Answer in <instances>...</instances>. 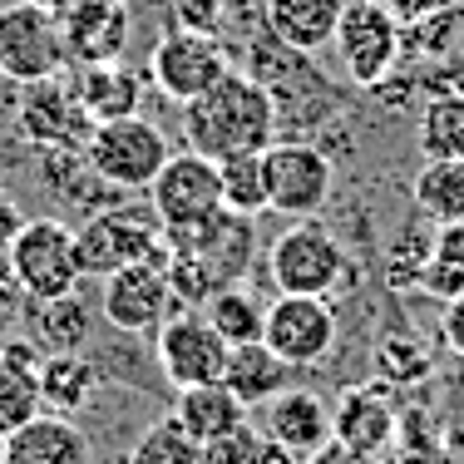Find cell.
Returning a JSON list of instances; mask_svg holds the SVG:
<instances>
[{
    "label": "cell",
    "mask_w": 464,
    "mask_h": 464,
    "mask_svg": "<svg viewBox=\"0 0 464 464\" xmlns=\"http://www.w3.org/2000/svg\"><path fill=\"white\" fill-rule=\"evenodd\" d=\"M30 341L45 356H84V346L94 341V312L80 302V292L30 302Z\"/></svg>",
    "instance_id": "44dd1931"
},
{
    "label": "cell",
    "mask_w": 464,
    "mask_h": 464,
    "mask_svg": "<svg viewBox=\"0 0 464 464\" xmlns=\"http://www.w3.org/2000/svg\"><path fill=\"white\" fill-rule=\"evenodd\" d=\"M25 99H20V129L25 139H35L40 149H64V143H80L84 153V139H90V119H84L80 99L74 90H64L60 80H45V84H25Z\"/></svg>",
    "instance_id": "2e32d148"
},
{
    "label": "cell",
    "mask_w": 464,
    "mask_h": 464,
    "mask_svg": "<svg viewBox=\"0 0 464 464\" xmlns=\"http://www.w3.org/2000/svg\"><path fill=\"white\" fill-rule=\"evenodd\" d=\"M331 54H336V70L351 84L371 90L385 74L395 70V54H401V20L391 5H375V0H346L341 10V25L331 35Z\"/></svg>",
    "instance_id": "8992f818"
},
{
    "label": "cell",
    "mask_w": 464,
    "mask_h": 464,
    "mask_svg": "<svg viewBox=\"0 0 464 464\" xmlns=\"http://www.w3.org/2000/svg\"><path fill=\"white\" fill-rule=\"evenodd\" d=\"M15 312H25V292H20V282H15V272H10L5 252H0V316H15Z\"/></svg>",
    "instance_id": "d590c367"
},
{
    "label": "cell",
    "mask_w": 464,
    "mask_h": 464,
    "mask_svg": "<svg viewBox=\"0 0 464 464\" xmlns=\"http://www.w3.org/2000/svg\"><path fill=\"white\" fill-rule=\"evenodd\" d=\"M64 40H60V15L35 10L25 0L0 10V80L10 84H45L60 80L64 70Z\"/></svg>",
    "instance_id": "9c48e42d"
},
{
    "label": "cell",
    "mask_w": 464,
    "mask_h": 464,
    "mask_svg": "<svg viewBox=\"0 0 464 464\" xmlns=\"http://www.w3.org/2000/svg\"><path fill=\"white\" fill-rule=\"evenodd\" d=\"M20 227H25V213H20V203L0 188V252H10V242H15Z\"/></svg>",
    "instance_id": "8d00e7d4"
},
{
    "label": "cell",
    "mask_w": 464,
    "mask_h": 464,
    "mask_svg": "<svg viewBox=\"0 0 464 464\" xmlns=\"http://www.w3.org/2000/svg\"><path fill=\"white\" fill-rule=\"evenodd\" d=\"M129 30H134V10L129 0H74L60 15V40L70 64H109L124 60Z\"/></svg>",
    "instance_id": "5bb4252c"
},
{
    "label": "cell",
    "mask_w": 464,
    "mask_h": 464,
    "mask_svg": "<svg viewBox=\"0 0 464 464\" xmlns=\"http://www.w3.org/2000/svg\"><path fill=\"white\" fill-rule=\"evenodd\" d=\"M247 415H252V411L227 391L223 381H213V385H188V391H179V405H173V420H179V425L198 440V445H208V440L237 430Z\"/></svg>",
    "instance_id": "603a6c76"
},
{
    "label": "cell",
    "mask_w": 464,
    "mask_h": 464,
    "mask_svg": "<svg viewBox=\"0 0 464 464\" xmlns=\"http://www.w3.org/2000/svg\"><path fill=\"white\" fill-rule=\"evenodd\" d=\"M420 282H425L430 292H440L445 302L464 292V223L445 227V237H435V257L420 272Z\"/></svg>",
    "instance_id": "1f68e13d"
},
{
    "label": "cell",
    "mask_w": 464,
    "mask_h": 464,
    "mask_svg": "<svg viewBox=\"0 0 464 464\" xmlns=\"http://www.w3.org/2000/svg\"><path fill=\"white\" fill-rule=\"evenodd\" d=\"M218 188H223V208L237 218L267 213V179H262V153H237V159L218 163Z\"/></svg>",
    "instance_id": "83f0119b"
},
{
    "label": "cell",
    "mask_w": 464,
    "mask_h": 464,
    "mask_svg": "<svg viewBox=\"0 0 464 464\" xmlns=\"http://www.w3.org/2000/svg\"><path fill=\"white\" fill-rule=\"evenodd\" d=\"M25 5H35V10H50V15H64V10L74 5V0H25Z\"/></svg>",
    "instance_id": "f35d334b"
},
{
    "label": "cell",
    "mask_w": 464,
    "mask_h": 464,
    "mask_svg": "<svg viewBox=\"0 0 464 464\" xmlns=\"http://www.w3.org/2000/svg\"><path fill=\"white\" fill-rule=\"evenodd\" d=\"M440 336H445V346L455 351V356H464V292L445 302V312H440Z\"/></svg>",
    "instance_id": "e575fe53"
},
{
    "label": "cell",
    "mask_w": 464,
    "mask_h": 464,
    "mask_svg": "<svg viewBox=\"0 0 464 464\" xmlns=\"http://www.w3.org/2000/svg\"><path fill=\"white\" fill-rule=\"evenodd\" d=\"M277 134V99L262 80L227 70L208 94L183 104V143L203 159L223 163L237 153H262Z\"/></svg>",
    "instance_id": "6da1fadb"
},
{
    "label": "cell",
    "mask_w": 464,
    "mask_h": 464,
    "mask_svg": "<svg viewBox=\"0 0 464 464\" xmlns=\"http://www.w3.org/2000/svg\"><path fill=\"white\" fill-rule=\"evenodd\" d=\"M411 203L440 227L464 223V159H425L411 179Z\"/></svg>",
    "instance_id": "cb8c5ba5"
},
{
    "label": "cell",
    "mask_w": 464,
    "mask_h": 464,
    "mask_svg": "<svg viewBox=\"0 0 464 464\" xmlns=\"http://www.w3.org/2000/svg\"><path fill=\"white\" fill-rule=\"evenodd\" d=\"M5 262L15 272L25 302H54V296L80 292L84 282L80 252H74V227H64L60 218H25Z\"/></svg>",
    "instance_id": "277c9868"
},
{
    "label": "cell",
    "mask_w": 464,
    "mask_h": 464,
    "mask_svg": "<svg viewBox=\"0 0 464 464\" xmlns=\"http://www.w3.org/2000/svg\"><path fill=\"white\" fill-rule=\"evenodd\" d=\"M129 464H203V445H198V440L188 435L179 420L169 415V420L149 425V430L134 440Z\"/></svg>",
    "instance_id": "f1b7e54d"
},
{
    "label": "cell",
    "mask_w": 464,
    "mask_h": 464,
    "mask_svg": "<svg viewBox=\"0 0 464 464\" xmlns=\"http://www.w3.org/2000/svg\"><path fill=\"white\" fill-rule=\"evenodd\" d=\"M40 371L15 366L10 356H0V435L20 430L25 420L40 415Z\"/></svg>",
    "instance_id": "f546056e"
},
{
    "label": "cell",
    "mask_w": 464,
    "mask_h": 464,
    "mask_svg": "<svg viewBox=\"0 0 464 464\" xmlns=\"http://www.w3.org/2000/svg\"><path fill=\"white\" fill-rule=\"evenodd\" d=\"M341 341V322L326 296H277L262 316V346L292 371L322 366Z\"/></svg>",
    "instance_id": "30bf717a"
},
{
    "label": "cell",
    "mask_w": 464,
    "mask_h": 464,
    "mask_svg": "<svg viewBox=\"0 0 464 464\" xmlns=\"http://www.w3.org/2000/svg\"><path fill=\"white\" fill-rule=\"evenodd\" d=\"M262 179H267V213L286 218H316L326 208L331 188H336V169L316 143H267L262 149Z\"/></svg>",
    "instance_id": "52a82bcc"
},
{
    "label": "cell",
    "mask_w": 464,
    "mask_h": 464,
    "mask_svg": "<svg viewBox=\"0 0 464 464\" xmlns=\"http://www.w3.org/2000/svg\"><path fill=\"white\" fill-rule=\"evenodd\" d=\"M262 445H267V435H262L257 425H247V420H242L237 430L208 440V445H203V464H257Z\"/></svg>",
    "instance_id": "d6a6232c"
},
{
    "label": "cell",
    "mask_w": 464,
    "mask_h": 464,
    "mask_svg": "<svg viewBox=\"0 0 464 464\" xmlns=\"http://www.w3.org/2000/svg\"><path fill=\"white\" fill-rule=\"evenodd\" d=\"M341 10H346V0H267L262 15H267V30L282 50L316 54L331 45V35L341 25Z\"/></svg>",
    "instance_id": "d6986e66"
},
{
    "label": "cell",
    "mask_w": 464,
    "mask_h": 464,
    "mask_svg": "<svg viewBox=\"0 0 464 464\" xmlns=\"http://www.w3.org/2000/svg\"><path fill=\"white\" fill-rule=\"evenodd\" d=\"M227 341L218 336L193 306L173 312L169 322L159 326V371L169 375L173 391H188V385H213L223 381L227 371Z\"/></svg>",
    "instance_id": "4fadbf2b"
},
{
    "label": "cell",
    "mask_w": 464,
    "mask_h": 464,
    "mask_svg": "<svg viewBox=\"0 0 464 464\" xmlns=\"http://www.w3.org/2000/svg\"><path fill=\"white\" fill-rule=\"evenodd\" d=\"M179 20H183V30H198V35H218L223 5H218V0H179Z\"/></svg>",
    "instance_id": "836d02e7"
},
{
    "label": "cell",
    "mask_w": 464,
    "mask_h": 464,
    "mask_svg": "<svg viewBox=\"0 0 464 464\" xmlns=\"http://www.w3.org/2000/svg\"><path fill=\"white\" fill-rule=\"evenodd\" d=\"M149 213L159 218L163 232H188L208 218L223 213V188H218V163L203 153L183 149L169 153L159 179L149 183Z\"/></svg>",
    "instance_id": "ba28073f"
},
{
    "label": "cell",
    "mask_w": 464,
    "mask_h": 464,
    "mask_svg": "<svg viewBox=\"0 0 464 464\" xmlns=\"http://www.w3.org/2000/svg\"><path fill=\"white\" fill-rule=\"evenodd\" d=\"M232 70L227 64V50L218 35H198V30H183L173 25L169 35L153 45V60H149V80L159 84L163 99H173V104H188V99L208 94L218 80Z\"/></svg>",
    "instance_id": "8fae6325"
},
{
    "label": "cell",
    "mask_w": 464,
    "mask_h": 464,
    "mask_svg": "<svg viewBox=\"0 0 464 464\" xmlns=\"http://www.w3.org/2000/svg\"><path fill=\"white\" fill-rule=\"evenodd\" d=\"M5 464H94V445L74 415H45L25 420L5 435Z\"/></svg>",
    "instance_id": "e0dca14e"
},
{
    "label": "cell",
    "mask_w": 464,
    "mask_h": 464,
    "mask_svg": "<svg viewBox=\"0 0 464 464\" xmlns=\"http://www.w3.org/2000/svg\"><path fill=\"white\" fill-rule=\"evenodd\" d=\"M385 464H420L415 455H395V459H385Z\"/></svg>",
    "instance_id": "60d3db41"
},
{
    "label": "cell",
    "mask_w": 464,
    "mask_h": 464,
    "mask_svg": "<svg viewBox=\"0 0 464 464\" xmlns=\"http://www.w3.org/2000/svg\"><path fill=\"white\" fill-rule=\"evenodd\" d=\"M0 464H5V435H0Z\"/></svg>",
    "instance_id": "b9f144b4"
},
{
    "label": "cell",
    "mask_w": 464,
    "mask_h": 464,
    "mask_svg": "<svg viewBox=\"0 0 464 464\" xmlns=\"http://www.w3.org/2000/svg\"><path fill=\"white\" fill-rule=\"evenodd\" d=\"M193 312L203 316V322L213 326L227 346L262 341V316H267V306H257V296L242 292V286H223V292H213L203 306H193Z\"/></svg>",
    "instance_id": "484cf974"
},
{
    "label": "cell",
    "mask_w": 464,
    "mask_h": 464,
    "mask_svg": "<svg viewBox=\"0 0 464 464\" xmlns=\"http://www.w3.org/2000/svg\"><path fill=\"white\" fill-rule=\"evenodd\" d=\"M435 5H455V0H420V10H435Z\"/></svg>",
    "instance_id": "ab89813d"
},
{
    "label": "cell",
    "mask_w": 464,
    "mask_h": 464,
    "mask_svg": "<svg viewBox=\"0 0 464 464\" xmlns=\"http://www.w3.org/2000/svg\"><path fill=\"white\" fill-rule=\"evenodd\" d=\"M267 277L277 296H331L346 277V247L326 223L296 218L267 247Z\"/></svg>",
    "instance_id": "3957f363"
},
{
    "label": "cell",
    "mask_w": 464,
    "mask_h": 464,
    "mask_svg": "<svg viewBox=\"0 0 464 464\" xmlns=\"http://www.w3.org/2000/svg\"><path fill=\"white\" fill-rule=\"evenodd\" d=\"M169 257H149L134 267H119L114 277L99 282V312L114 331L124 336H143L159 331L173 316V286H169Z\"/></svg>",
    "instance_id": "7c38bea8"
},
{
    "label": "cell",
    "mask_w": 464,
    "mask_h": 464,
    "mask_svg": "<svg viewBox=\"0 0 464 464\" xmlns=\"http://www.w3.org/2000/svg\"><path fill=\"white\" fill-rule=\"evenodd\" d=\"M385 391L391 385L375 381V385H351L346 395H341V405L331 411V440H341L346 450H356V455H385V450L395 445V411L391 401H385Z\"/></svg>",
    "instance_id": "9a60e30c"
},
{
    "label": "cell",
    "mask_w": 464,
    "mask_h": 464,
    "mask_svg": "<svg viewBox=\"0 0 464 464\" xmlns=\"http://www.w3.org/2000/svg\"><path fill=\"white\" fill-rule=\"evenodd\" d=\"M74 252H80V272L94 277V282L114 277L119 267H134V262L169 257L159 218L134 213V208H104V213H90L84 227H74Z\"/></svg>",
    "instance_id": "5b68a950"
},
{
    "label": "cell",
    "mask_w": 464,
    "mask_h": 464,
    "mask_svg": "<svg viewBox=\"0 0 464 464\" xmlns=\"http://www.w3.org/2000/svg\"><path fill=\"white\" fill-rule=\"evenodd\" d=\"M420 153L425 159H464V94H435L420 109Z\"/></svg>",
    "instance_id": "4316f807"
},
{
    "label": "cell",
    "mask_w": 464,
    "mask_h": 464,
    "mask_svg": "<svg viewBox=\"0 0 464 464\" xmlns=\"http://www.w3.org/2000/svg\"><path fill=\"white\" fill-rule=\"evenodd\" d=\"M74 99H80L84 119L90 124H109V119H129L143 104V80L129 70L124 60L109 64H84L80 80H74Z\"/></svg>",
    "instance_id": "ffe728a7"
},
{
    "label": "cell",
    "mask_w": 464,
    "mask_h": 464,
    "mask_svg": "<svg viewBox=\"0 0 464 464\" xmlns=\"http://www.w3.org/2000/svg\"><path fill=\"white\" fill-rule=\"evenodd\" d=\"M257 464H302L292 455V450H282L277 440H267V445H262V455H257Z\"/></svg>",
    "instance_id": "74e56055"
},
{
    "label": "cell",
    "mask_w": 464,
    "mask_h": 464,
    "mask_svg": "<svg viewBox=\"0 0 464 464\" xmlns=\"http://www.w3.org/2000/svg\"><path fill=\"white\" fill-rule=\"evenodd\" d=\"M375 371H381L385 385H420V381L430 375V351H425V341L405 336V331L381 336V341H375Z\"/></svg>",
    "instance_id": "4dcf8cb0"
},
{
    "label": "cell",
    "mask_w": 464,
    "mask_h": 464,
    "mask_svg": "<svg viewBox=\"0 0 464 464\" xmlns=\"http://www.w3.org/2000/svg\"><path fill=\"white\" fill-rule=\"evenodd\" d=\"M286 381H292V366L272 356L262 341H247V346H232V351H227L223 385L237 395L242 405H247V411H257V405L272 401V395H282Z\"/></svg>",
    "instance_id": "7402d4cb"
},
{
    "label": "cell",
    "mask_w": 464,
    "mask_h": 464,
    "mask_svg": "<svg viewBox=\"0 0 464 464\" xmlns=\"http://www.w3.org/2000/svg\"><path fill=\"white\" fill-rule=\"evenodd\" d=\"M262 435L277 440L282 450H292L296 459H312L322 445H331V405L316 391H292L267 401V420H262Z\"/></svg>",
    "instance_id": "ac0fdd59"
},
{
    "label": "cell",
    "mask_w": 464,
    "mask_h": 464,
    "mask_svg": "<svg viewBox=\"0 0 464 464\" xmlns=\"http://www.w3.org/2000/svg\"><path fill=\"white\" fill-rule=\"evenodd\" d=\"M375 5H385V0H375Z\"/></svg>",
    "instance_id": "7bdbcfd3"
},
{
    "label": "cell",
    "mask_w": 464,
    "mask_h": 464,
    "mask_svg": "<svg viewBox=\"0 0 464 464\" xmlns=\"http://www.w3.org/2000/svg\"><path fill=\"white\" fill-rule=\"evenodd\" d=\"M169 134L159 124H149L143 114L109 119L94 124L84 139V169L99 183L119 188V193H149V183L159 179V169L169 163Z\"/></svg>",
    "instance_id": "7a4b0ae2"
},
{
    "label": "cell",
    "mask_w": 464,
    "mask_h": 464,
    "mask_svg": "<svg viewBox=\"0 0 464 464\" xmlns=\"http://www.w3.org/2000/svg\"><path fill=\"white\" fill-rule=\"evenodd\" d=\"M99 385L90 356H45L40 361V401L54 405V415H80Z\"/></svg>",
    "instance_id": "d4e9b609"
}]
</instances>
